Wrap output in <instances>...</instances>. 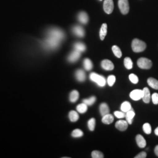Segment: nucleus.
Instances as JSON below:
<instances>
[{
  "mask_svg": "<svg viewBox=\"0 0 158 158\" xmlns=\"http://www.w3.org/2000/svg\"><path fill=\"white\" fill-rule=\"evenodd\" d=\"M104 10L108 14L112 13L114 10L113 0H104L103 4Z\"/></svg>",
  "mask_w": 158,
  "mask_h": 158,
  "instance_id": "423d86ee",
  "label": "nucleus"
},
{
  "mask_svg": "<svg viewBox=\"0 0 158 158\" xmlns=\"http://www.w3.org/2000/svg\"><path fill=\"white\" fill-rule=\"evenodd\" d=\"M114 115L116 117L118 118H123L125 117V113L123 111H115L114 112Z\"/></svg>",
  "mask_w": 158,
  "mask_h": 158,
  "instance_id": "c9c22d12",
  "label": "nucleus"
},
{
  "mask_svg": "<svg viewBox=\"0 0 158 158\" xmlns=\"http://www.w3.org/2000/svg\"><path fill=\"white\" fill-rule=\"evenodd\" d=\"M78 20L79 22L83 24H86L89 22V17L86 12H80L78 15Z\"/></svg>",
  "mask_w": 158,
  "mask_h": 158,
  "instance_id": "f8f14e48",
  "label": "nucleus"
},
{
  "mask_svg": "<svg viewBox=\"0 0 158 158\" xmlns=\"http://www.w3.org/2000/svg\"><path fill=\"white\" fill-rule=\"evenodd\" d=\"M143 97V90L136 89L132 91L130 93V97L134 101H138L142 98Z\"/></svg>",
  "mask_w": 158,
  "mask_h": 158,
  "instance_id": "0eeeda50",
  "label": "nucleus"
},
{
  "mask_svg": "<svg viewBox=\"0 0 158 158\" xmlns=\"http://www.w3.org/2000/svg\"><path fill=\"white\" fill-rule=\"evenodd\" d=\"M129 79H130V81L134 84H137L139 81L138 76H136L135 74H131L129 76Z\"/></svg>",
  "mask_w": 158,
  "mask_h": 158,
  "instance_id": "72a5a7b5",
  "label": "nucleus"
},
{
  "mask_svg": "<svg viewBox=\"0 0 158 158\" xmlns=\"http://www.w3.org/2000/svg\"><path fill=\"white\" fill-rule=\"evenodd\" d=\"M143 130L144 132L147 134H150L152 132L151 126L149 123H145L143 125Z\"/></svg>",
  "mask_w": 158,
  "mask_h": 158,
  "instance_id": "2f4dec72",
  "label": "nucleus"
},
{
  "mask_svg": "<svg viewBox=\"0 0 158 158\" xmlns=\"http://www.w3.org/2000/svg\"><path fill=\"white\" fill-rule=\"evenodd\" d=\"M115 77L114 75H110V76H108L107 79L108 85L110 86H113L114 85L115 82Z\"/></svg>",
  "mask_w": 158,
  "mask_h": 158,
  "instance_id": "f704fd0d",
  "label": "nucleus"
},
{
  "mask_svg": "<svg viewBox=\"0 0 158 158\" xmlns=\"http://www.w3.org/2000/svg\"><path fill=\"white\" fill-rule=\"evenodd\" d=\"M95 127H96V119L94 118H92L88 121L89 129L91 131H93L95 129Z\"/></svg>",
  "mask_w": 158,
  "mask_h": 158,
  "instance_id": "c756f323",
  "label": "nucleus"
},
{
  "mask_svg": "<svg viewBox=\"0 0 158 158\" xmlns=\"http://www.w3.org/2000/svg\"><path fill=\"white\" fill-rule=\"evenodd\" d=\"M147 48L146 44L141 40L134 39L132 42V49L134 52L139 53L145 51Z\"/></svg>",
  "mask_w": 158,
  "mask_h": 158,
  "instance_id": "f03ea898",
  "label": "nucleus"
},
{
  "mask_svg": "<svg viewBox=\"0 0 158 158\" xmlns=\"http://www.w3.org/2000/svg\"><path fill=\"white\" fill-rule=\"evenodd\" d=\"M155 153L156 154V155L158 157V145L156 146L155 148Z\"/></svg>",
  "mask_w": 158,
  "mask_h": 158,
  "instance_id": "58836bf2",
  "label": "nucleus"
},
{
  "mask_svg": "<svg viewBox=\"0 0 158 158\" xmlns=\"http://www.w3.org/2000/svg\"><path fill=\"white\" fill-rule=\"evenodd\" d=\"M128 126V123L127 121L124 120H119L115 123V127L117 129L121 131H124L127 129Z\"/></svg>",
  "mask_w": 158,
  "mask_h": 158,
  "instance_id": "9b49d317",
  "label": "nucleus"
},
{
  "mask_svg": "<svg viewBox=\"0 0 158 158\" xmlns=\"http://www.w3.org/2000/svg\"><path fill=\"white\" fill-rule=\"evenodd\" d=\"M118 7L123 14H127L130 10L128 0H118Z\"/></svg>",
  "mask_w": 158,
  "mask_h": 158,
  "instance_id": "39448f33",
  "label": "nucleus"
},
{
  "mask_svg": "<svg viewBox=\"0 0 158 158\" xmlns=\"http://www.w3.org/2000/svg\"><path fill=\"white\" fill-rule=\"evenodd\" d=\"M74 48L75 50L79 51L82 53L86 50V46L83 43L81 42H77L74 44Z\"/></svg>",
  "mask_w": 158,
  "mask_h": 158,
  "instance_id": "412c9836",
  "label": "nucleus"
},
{
  "mask_svg": "<svg viewBox=\"0 0 158 158\" xmlns=\"http://www.w3.org/2000/svg\"><path fill=\"white\" fill-rule=\"evenodd\" d=\"M155 134L156 135L158 136V127H157L156 130H155Z\"/></svg>",
  "mask_w": 158,
  "mask_h": 158,
  "instance_id": "ea45409f",
  "label": "nucleus"
},
{
  "mask_svg": "<svg viewBox=\"0 0 158 158\" xmlns=\"http://www.w3.org/2000/svg\"><path fill=\"white\" fill-rule=\"evenodd\" d=\"M79 97V92L77 90H73L70 94V101L72 102H75L77 101Z\"/></svg>",
  "mask_w": 158,
  "mask_h": 158,
  "instance_id": "5701e85b",
  "label": "nucleus"
},
{
  "mask_svg": "<svg viewBox=\"0 0 158 158\" xmlns=\"http://www.w3.org/2000/svg\"><path fill=\"white\" fill-rule=\"evenodd\" d=\"M143 101L145 103H149L151 100V94L150 91L148 87H145L143 89V97L142 98Z\"/></svg>",
  "mask_w": 158,
  "mask_h": 158,
  "instance_id": "4468645a",
  "label": "nucleus"
},
{
  "mask_svg": "<svg viewBox=\"0 0 158 158\" xmlns=\"http://www.w3.org/2000/svg\"><path fill=\"white\" fill-rule=\"evenodd\" d=\"M80 56H81V52L74 49L69 55L68 57V61L70 63L76 62L79 60Z\"/></svg>",
  "mask_w": 158,
  "mask_h": 158,
  "instance_id": "6e6552de",
  "label": "nucleus"
},
{
  "mask_svg": "<svg viewBox=\"0 0 158 158\" xmlns=\"http://www.w3.org/2000/svg\"><path fill=\"white\" fill-rule=\"evenodd\" d=\"M100 112L102 116H104L110 113V109L106 103H102L100 106Z\"/></svg>",
  "mask_w": 158,
  "mask_h": 158,
  "instance_id": "a211bd4d",
  "label": "nucleus"
},
{
  "mask_svg": "<svg viewBox=\"0 0 158 158\" xmlns=\"http://www.w3.org/2000/svg\"><path fill=\"white\" fill-rule=\"evenodd\" d=\"M69 117L70 120L72 122H76L79 118V115L78 113L76 112L75 111H71L69 114Z\"/></svg>",
  "mask_w": 158,
  "mask_h": 158,
  "instance_id": "b1692460",
  "label": "nucleus"
},
{
  "mask_svg": "<svg viewBox=\"0 0 158 158\" xmlns=\"http://www.w3.org/2000/svg\"><path fill=\"white\" fill-rule=\"evenodd\" d=\"M152 100L154 104H158V93H153L152 96Z\"/></svg>",
  "mask_w": 158,
  "mask_h": 158,
  "instance_id": "e433bc0d",
  "label": "nucleus"
},
{
  "mask_svg": "<svg viewBox=\"0 0 158 158\" xmlns=\"http://www.w3.org/2000/svg\"><path fill=\"white\" fill-rule=\"evenodd\" d=\"M137 64L139 68L142 69H149L152 66V63L148 58L141 57L138 60Z\"/></svg>",
  "mask_w": 158,
  "mask_h": 158,
  "instance_id": "20e7f679",
  "label": "nucleus"
},
{
  "mask_svg": "<svg viewBox=\"0 0 158 158\" xmlns=\"http://www.w3.org/2000/svg\"><path fill=\"white\" fill-rule=\"evenodd\" d=\"M96 101V97L95 96H91L87 99H84L83 102L87 106H92Z\"/></svg>",
  "mask_w": 158,
  "mask_h": 158,
  "instance_id": "c85d7f7f",
  "label": "nucleus"
},
{
  "mask_svg": "<svg viewBox=\"0 0 158 158\" xmlns=\"http://www.w3.org/2000/svg\"><path fill=\"white\" fill-rule=\"evenodd\" d=\"M112 51H113L114 54L115 55V56L117 57L120 58L122 56V52L118 46L116 45L113 46L112 47Z\"/></svg>",
  "mask_w": 158,
  "mask_h": 158,
  "instance_id": "cd10ccee",
  "label": "nucleus"
},
{
  "mask_svg": "<svg viewBox=\"0 0 158 158\" xmlns=\"http://www.w3.org/2000/svg\"><path fill=\"white\" fill-rule=\"evenodd\" d=\"M135 115V113L134 110L131 108L128 111H127L125 114V118H126V121L129 124H131L132 123L133 118Z\"/></svg>",
  "mask_w": 158,
  "mask_h": 158,
  "instance_id": "ddd939ff",
  "label": "nucleus"
},
{
  "mask_svg": "<svg viewBox=\"0 0 158 158\" xmlns=\"http://www.w3.org/2000/svg\"><path fill=\"white\" fill-rule=\"evenodd\" d=\"M77 111L80 114H83L85 113L87 110V106L85 104V103H81V104H80L76 108Z\"/></svg>",
  "mask_w": 158,
  "mask_h": 158,
  "instance_id": "a878e982",
  "label": "nucleus"
},
{
  "mask_svg": "<svg viewBox=\"0 0 158 158\" xmlns=\"http://www.w3.org/2000/svg\"><path fill=\"white\" fill-rule=\"evenodd\" d=\"M83 135V131L79 129H76L74 130L72 133V136L74 138H79V137H81Z\"/></svg>",
  "mask_w": 158,
  "mask_h": 158,
  "instance_id": "7c9ffc66",
  "label": "nucleus"
},
{
  "mask_svg": "<svg viewBox=\"0 0 158 158\" xmlns=\"http://www.w3.org/2000/svg\"><path fill=\"white\" fill-rule=\"evenodd\" d=\"M75 76L76 79L80 82L84 81L85 79V72L82 70H77L76 73H75Z\"/></svg>",
  "mask_w": 158,
  "mask_h": 158,
  "instance_id": "dca6fc26",
  "label": "nucleus"
},
{
  "mask_svg": "<svg viewBox=\"0 0 158 158\" xmlns=\"http://www.w3.org/2000/svg\"><path fill=\"white\" fill-rule=\"evenodd\" d=\"M131 108H132V107H131V104H130V102H124L121 104V111L125 113H127V111H128Z\"/></svg>",
  "mask_w": 158,
  "mask_h": 158,
  "instance_id": "393cba45",
  "label": "nucleus"
},
{
  "mask_svg": "<svg viewBox=\"0 0 158 158\" xmlns=\"http://www.w3.org/2000/svg\"><path fill=\"white\" fill-rule=\"evenodd\" d=\"M91 156L93 158H104V155L100 151H94L91 153Z\"/></svg>",
  "mask_w": 158,
  "mask_h": 158,
  "instance_id": "473e14b6",
  "label": "nucleus"
},
{
  "mask_svg": "<svg viewBox=\"0 0 158 158\" xmlns=\"http://www.w3.org/2000/svg\"><path fill=\"white\" fill-rule=\"evenodd\" d=\"M114 121V117L110 114H107L102 116V122L105 124H110Z\"/></svg>",
  "mask_w": 158,
  "mask_h": 158,
  "instance_id": "f3484780",
  "label": "nucleus"
},
{
  "mask_svg": "<svg viewBox=\"0 0 158 158\" xmlns=\"http://www.w3.org/2000/svg\"><path fill=\"white\" fill-rule=\"evenodd\" d=\"M147 153L145 152H141L135 156V158H145L147 157Z\"/></svg>",
  "mask_w": 158,
  "mask_h": 158,
  "instance_id": "4c0bfd02",
  "label": "nucleus"
},
{
  "mask_svg": "<svg viewBox=\"0 0 158 158\" xmlns=\"http://www.w3.org/2000/svg\"><path fill=\"white\" fill-rule=\"evenodd\" d=\"M83 65H84V68L87 71H90L93 67V63L90 59H89V58H86L84 60Z\"/></svg>",
  "mask_w": 158,
  "mask_h": 158,
  "instance_id": "4be33fe9",
  "label": "nucleus"
},
{
  "mask_svg": "<svg viewBox=\"0 0 158 158\" xmlns=\"http://www.w3.org/2000/svg\"><path fill=\"white\" fill-rule=\"evenodd\" d=\"M148 84L153 89L158 90V80L152 77L148 79Z\"/></svg>",
  "mask_w": 158,
  "mask_h": 158,
  "instance_id": "6ab92c4d",
  "label": "nucleus"
},
{
  "mask_svg": "<svg viewBox=\"0 0 158 158\" xmlns=\"http://www.w3.org/2000/svg\"><path fill=\"white\" fill-rule=\"evenodd\" d=\"M124 63L125 67L127 69L130 70L133 68V62L130 57H125L124 60Z\"/></svg>",
  "mask_w": 158,
  "mask_h": 158,
  "instance_id": "bb28decb",
  "label": "nucleus"
},
{
  "mask_svg": "<svg viewBox=\"0 0 158 158\" xmlns=\"http://www.w3.org/2000/svg\"><path fill=\"white\" fill-rule=\"evenodd\" d=\"M136 141L138 146L141 148H143L147 145V141L141 135H138L136 136Z\"/></svg>",
  "mask_w": 158,
  "mask_h": 158,
  "instance_id": "2eb2a0df",
  "label": "nucleus"
},
{
  "mask_svg": "<svg viewBox=\"0 0 158 158\" xmlns=\"http://www.w3.org/2000/svg\"><path fill=\"white\" fill-rule=\"evenodd\" d=\"M90 79L92 81L95 82L100 87H104L106 84L105 77L96 73H91L90 74Z\"/></svg>",
  "mask_w": 158,
  "mask_h": 158,
  "instance_id": "7ed1b4c3",
  "label": "nucleus"
},
{
  "mask_svg": "<svg viewBox=\"0 0 158 158\" xmlns=\"http://www.w3.org/2000/svg\"><path fill=\"white\" fill-rule=\"evenodd\" d=\"M101 65H102V68L105 70L111 71V70H113L114 69V65L113 63L111 60L108 59H105L102 60L101 63Z\"/></svg>",
  "mask_w": 158,
  "mask_h": 158,
  "instance_id": "9d476101",
  "label": "nucleus"
},
{
  "mask_svg": "<svg viewBox=\"0 0 158 158\" xmlns=\"http://www.w3.org/2000/svg\"><path fill=\"white\" fill-rule=\"evenodd\" d=\"M100 1H102V0H100Z\"/></svg>",
  "mask_w": 158,
  "mask_h": 158,
  "instance_id": "a19ab883",
  "label": "nucleus"
},
{
  "mask_svg": "<svg viewBox=\"0 0 158 158\" xmlns=\"http://www.w3.org/2000/svg\"><path fill=\"white\" fill-rule=\"evenodd\" d=\"M64 38L65 34L62 29L57 28L50 29L47 31L46 38L43 41L42 46L46 50H55Z\"/></svg>",
  "mask_w": 158,
  "mask_h": 158,
  "instance_id": "f257e3e1",
  "label": "nucleus"
},
{
  "mask_svg": "<svg viewBox=\"0 0 158 158\" xmlns=\"http://www.w3.org/2000/svg\"><path fill=\"white\" fill-rule=\"evenodd\" d=\"M107 33V25L106 23H103L100 31V37L101 40H104Z\"/></svg>",
  "mask_w": 158,
  "mask_h": 158,
  "instance_id": "aec40b11",
  "label": "nucleus"
},
{
  "mask_svg": "<svg viewBox=\"0 0 158 158\" xmlns=\"http://www.w3.org/2000/svg\"><path fill=\"white\" fill-rule=\"evenodd\" d=\"M72 32L76 36L83 38L85 35V31L83 28L80 25H76L74 26L72 28Z\"/></svg>",
  "mask_w": 158,
  "mask_h": 158,
  "instance_id": "1a4fd4ad",
  "label": "nucleus"
}]
</instances>
